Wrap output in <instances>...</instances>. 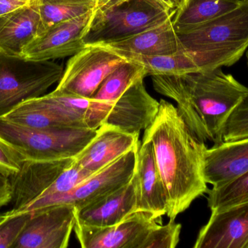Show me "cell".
Listing matches in <instances>:
<instances>
[{"mask_svg": "<svg viewBox=\"0 0 248 248\" xmlns=\"http://www.w3.org/2000/svg\"><path fill=\"white\" fill-rule=\"evenodd\" d=\"M142 140L153 145L169 198L166 215L175 220L208 191L203 176L206 146L192 133L176 106L163 99L153 123L144 130Z\"/></svg>", "mask_w": 248, "mask_h": 248, "instance_id": "1", "label": "cell"}, {"mask_svg": "<svg viewBox=\"0 0 248 248\" xmlns=\"http://www.w3.org/2000/svg\"><path fill=\"white\" fill-rule=\"evenodd\" d=\"M156 92L173 99L199 141L222 142L226 122L248 87L221 68L182 76H152Z\"/></svg>", "mask_w": 248, "mask_h": 248, "instance_id": "2", "label": "cell"}, {"mask_svg": "<svg viewBox=\"0 0 248 248\" xmlns=\"http://www.w3.org/2000/svg\"><path fill=\"white\" fill-rule=\"evenodd\" d=\"M177 33L201 71L231 66L248 48V1L211 21Z\"/></svg>", "mask_w": 248, "mask_h": 248, "instance_id": "3", "label": "cell"}, {"mask_svg": "<svg viewBox=\"0 0 248 248\" xmlns=\"http://www.w3.org/2000/svg\"><path fill=\"white\" fill-rule=\"evenodd\" d=\"M157 0H102L86 44L110 43L159 26L174 16Z\"/></svg>", "mask_w": 248, "mask_h": 248, "instance_id": "4", "label": "cell"}, {"mask_svg": "<svg viewBox=\"0 0 248 248\" xmlns=\"http://www.w3.org/2000/svg\"><path fill=\"white\" fill-rule=\"evenodd\" d=\"M97 130L81 128L31 129L0 118V137L17 150L23 161L75 158L95 136Z\"/></svg>", "mask_w": 248, "mask_h": 248, "instance_id": "5", "label": "cell"}, {"mask_svg": "<svg viewBox=\"0 0 248 248\" xmlns=\"http://www.w3.org/2000/svg\"><path fill=\"white\" fill-rule=\"evenodd\" d=\"M63 67L52 61H33L0 52V118L26 100L44 96L59 83Z\"/></svg>", "mask_w": 248, "mask_h": 248, "instance_id": "6", "label": "cell"}, {"mask_svg": "<svg viewBox=\"0 0 248 248\" xmlns=\"http://www.w3.org/2000/svg\"><path fill=\"white\" fill-rule=\"evenodd\" d=\"M128 60L102 44H86L67 63L53 93L91 99L105 80Z\"/></svg>", "mask_w": 248, "mask_h": 248, "instance_id": "7", "label": "cell"}, {"mask_svg": "<svg viewBox=\"0 0 248 248\" xmlns=\"http://www.w3.org/2000/svg\"><path fill=\"white\" fill-rule=\"evenodd\" d=\"M12 248H66L76 223V208L60 204L31 211Z\"/></svg>", "mask_w": 248, "mask_h": 248, "instance_id": "8", "label": "cell"}, {"mask_svg": "<svg viewBox=\"0 0 248 248\" xmlns=\"http://www.w3.org/2000/svg\"><path fill=\"white\" fill-rule=\"evenodd\" d=\"M97 7L84 16L51 26L25 48L22 57L51 61L75 55L85 47V38L93 26Z\"/></svg>", "mask_w": 248, "mask_h": 248, "instance_id": "9", "label": "cell"}, {"mask_svg": "<svg viewBox=\"0 0 248 248\" xmlns=\"http://www.w3.org/2000/svg\"><path fill=\"white\" fill-rule=\"evenodd\" d=\"M157 220L148 213L137 211L119 224L105 227L75 223L74 231L83 248H141Z\"/></svg>", "mask_w": 248, "mask_h": 248, "instance_id": "10", "label": "cell"}, {"mask_svg": "<svg viewBox=\"0 0 248 248\" xmlns=\"http://www.w3.org/2000/svg\"><path fill=\"white\" fill-rule=\"evenodd\" d=\"M140 144L60 198L55 205L71 204L77 211L122 187L135 172Z\"/></svg>", "mask_w": 248, "mask_h": 248, "instance_id": "11", "label": "cell"}, {"mask_svg": "<svg viewBox=\"0 0 248 248\" xmlns=\"http://www.w3.org/2000/svg\"><path fill=\"white\" fill-rule=\"evenodd\" d=\"M74 158L50 161L26 160L20 170L10 176L12 208L7 216L22 214L25 208L36 200L59 176L71 165Z\"/></svg>", "mask_w": 248, "mask_h": 248, "instance_id": "12", "label": "cell"}, {"mask_svg": "<svg viewBox=\"0 0 248 248\" xmlns=\"http://www.w3.org/2000/svg\"><path fill=\"white\" fill-rule=\"evenodd\" d=\"M140 183L135 170L131 179L109 195L76 211V223L88 227L115 225L138 211Z\"/></svg>", "mask_w": 248, "mask_h": 248, "instance_id": "13", "label": "cell"}, {"mask_svg": "<svg viewBox=\"0 0 248 248\" xmlns=\"http://www.w3.org/2000/svg\"><path fill=\"white\" fill-rule=\"evenodd\" d=\"M195 248H248V203L211 211Z\"/></svg>", "mask_w": 248, "mask_h": 248, "instance_id": "14", "label": "cell"}, {"mask_svg": "<svg viewBox=\"0 0 248 248\" xmlns=\"http://www.w3.org/2000/svg\"><path fill=\"white\" fill-rule=\"evenodd\" d=\"M140 142L138 135L102 125L97 128L95 136L74 158V163L96 173L131 151Z\"/></svg>", "mask_w": 248, "mask_h": 248, "instance_id": "15", "label": "cell"}, {"mask_svg": "<svg viewBox=\"0 0 248 248\" xmlns=\"http://www.w3.org/2000/svg\"><path fill=\"white\" fill-rule=\"evenodd\" d=\"M248 171V137L222 141L206 148L203 176L207 184L218 187Z\"/></svg>", "mask_w": 248, "mask_h": 248, "instance_id": "16", "label": "cell"}, {"mask_svg": "<svg viewBox=\"0 0 248 248\" xmlns=\"http://www.w3.org/2000/svg\"><path fill=\"white\" fill-rule=\"evenodd\" d=\"M43 33L42 20L34 0L0 15V52L22 57L23 50Z\"/></svg>", "mask_w": 248, "mask_h": 248, "instance_id": "17", "label": "cell"}, {"mask_svg": "<svg viewBox=\"0 0 248 248\" xmlns=\"http://www.w3.org/2000/svg\"><path fill=\"white\" fill-rule=\"evenodd\" d=\"M136 170L140 183L138 211L148 213L156 219H160L167 214L169 198L150 141L142 140L140 142Z\"/></svg>", "mask_w": 248, "mask_h": 248, "instance_id": "18", "label": "cell"}, {"mask_svg": "<svg viewBox=\"0 0 248 248\" xmlns=\"http://www.w3.org/2000/svg\"><path fill=\"white\" fill-rule=\"evenodd\" d=\"M173 18L129 37L110 43L99 44L122 53L144 55L176 53L185 48L173 26Z\"/></svg>", "mask_w": 248, "mask_h": 248, "instance_id": "19", "label": "cell"}, {"mask_svg": "<svg viewBox=\"0 0 248 248\" xmlns=\"http://www.w3.org/2000/svg\"><path fill=\"white\" fill-rule=\"evenodd\" d=\"M243 0H189L173 18L176 32H184L211 21L238 7Z\"/></svg>", "mask_w": 248, "mask_h": 248, "instance_id": "20", "label": "cell"}, {"mask_svg": "<svg viewBox=\"0 0 248 248\" xmlns=\"http://www.w3.org/2000/svg\"><path fill=\"white\" fill-rule=\"evenodd\" d=\"M119 53L122 54L128 61L142 66L147 76L151 77L182 76L201 71L194 57L185 50L176 53L163 55Z\"/></svg>", "mask_w": 248, "mask_h": 248, "instance_id": "21", "label": "cell"}, {"mask_svg": "<svg viewBox=\"0 0 248 248\" xmlns=\"http://www.w3.org/2000/svg\"><path fill=\"white\" fill-rule=\"evenodd\" d=\"M43 32L51 26L87 14L99 7L102 0H34Z\"/></svg>", "mask_w": 248, "mask_h": 248, "instance_id": "22", "label": "cell"}, {"mask_svg": "<svg viewBox=\"0 0 248 248\" xmlns=\"http://www.w3.org/2000/svg\"><path fill=\"white\" fill-rule=\"evenodd\" d=\"M94 174L76 164L74 160L72 164L65 169L36 200L28 205L22 214L55 205L60 198L69 193Z\"/></svg>", "mask_w": 248, "mask_h": 248, "instance_id": "23", "label": "cell"}, {"mask_svg": "<svg viewBox=\"0 0 248 248\" xmlns=\"http://www.w3.org/2000/svg\"><path fill=\"white\" fill-rule=\"evenodd\" d=\"M146 77L147 74L142 66L127 61L103 81L91 99L101 101H116L131 84L139 79Z\"/></svg>", "mask_w": 248, "mask_h": 248, "instance_id": "24", "label": "cell"}, {"mask_svg": "<svg viewBox=\"0 0 248 248\" xmlns=\"http://www.w3.org/2000/svg\"><path fill=\"white\" fill-rule=\"evenodd\" d=\"M206 193L211 211L248 203V171L225 184L208 189Z\"/></svg>", "mask_w": 248, "mask_h": 248, "instance_id": "25", "label": "cell"}, {"mask_svg": "<svg viewBox=\"0 0 248 248\" xmlns=\"http://www.w3.org/2000/svg\"><path fill=\"white\" fill-rule=\"evenodd\" d=\"M248 137V93L242 98L226 122L222 131L223 141Z\"/></svg>", "mask_w": 248, "mask_h": 248, "instance_id": "26", "label": "cell"}, {"mask_svg": "<svg viewBox=\"0 0 248 248\" xmlns=\"http://www.w3.org/2000/svg\"><path fill=\"white\" fill-rule=\"evenodd\" d=\"M182 225L170 220L166 225L158 224L146 236L141 248H174L180 240Z\"/></svg>", "mask_w": 248, "mask_h": 248, "instance_id": "27", "label": "cell"}, {"mask_svg": "<svg viewBox=\"0 0 248 248\" xmlns=\"http://www.w3.org/2000/svg\"><path fill=\"white\" fill-rule=\"evenodd\" d=\"M31 213H23L7 216L0 224V248H12L24 229Z\"/></svg>", "mask_w": 248, "mask_h": 248, "instance_id": "28", "label": "cell"}, {"mask_svg": "<svg viewBox=\"0 0 248 248\" xmlns=\"http://www.w3.org/2000/svg\"><path fill=\"white\" fill-rule=\"evenodd\" d=\"M23 162L17 150L0 137V168L11 176L20 170Z\"/></svg>", "mask_w": 248, "mask_h": 248, "instance_id": "29", "label": "cell"}, {"mask_svg": "<svg viewBox=\"0 0 248 248\" xmlns=\"http://www.w3.org/2000/svg\"><path fill=\"white\" fill-rule=\"evenodd\" d=\"M11 200L10 176L0 168V208L8 205Z\"/></svg>", "mask_w": 248, "mask_h": 248, "instance_id": "30", "label": "cell"}, {"mask_svg": "<svg viewBox=\"0 0 248 248\" xmlns=\"http://www.w3.org/2000/svg\"><path fill=\"white\" fill-rule=\"evenodd\" d=\"M157 1L160 3L162 5L164 6L168 10H170V11L176 12V7L174 0H157Z\"/></svg>", "mask_w": 248, "mask_h": 248, "instance_id": "31", "label": "cell"}, {"mask_svg": "<svg viewBox=\"0 0 248 248\" xmlns=\"http://www.w3.org/2000/svg\"><path fill=\"white\" fill-rule=\"evenodd\" d=\"M30 0H0V3L3 4H13L16 7H20L27 4Z\"/></svg>", "mask_w": 248, "mask_h": 248, "instance_id": "32", "label": "cell"}, {"mask_svg": "<svg viewBox=\"0 0 248 248\" xmlns=\"http://www.w3.org/2000/svg\"><path fill=\"white\" fill-rule=\"evenodd\" d=\"M174 1L176 4V12H177L183 9L187 4L189 0H174Z\"/></svg>", "mask_w": 248, "mask_h": 248, "instance_id": "33", "label": "cell"}, {"mask_svg": "<svg viewBox=\"0 0 248 248\" xmlns=\"http://www.w3.org/2000/svg\"><path fill=\"white\" fill-rule=\"evenodd\" d=\"M7 215H6L5 213H4V214H1V213H0V224L2 223L4 220L7 219Z\"/></svg>", "mask_w": 248, "mask_h": 248, "instance_id": "34", "label": "cell"}, {"mask_svg": "<svg viewBox=\"0 0 248 248\" xmlns=\"http://www.w3.org/2000/svg\"><path fill=\"white\" fill-rule=\"evenodd\" d=\"M247 58H248V54H247Z\"/></svg>", "mask_w": 248, "mask_h": 248, "instance_id": "35", "label": "cell"}, {"mask_svg": "<svg viewBox=\"0 0 248 248\" xmlns=\"http://www.w3.org/2000/svg\"><path fill=\"white\" fill-rule=\"evenodd\" d=\"M243 1H248V0H243Z\"/></svg>", "mask_w": 248, "mask_h": 248, "instance_id": "36", "label": "cell"}]
</instances>
